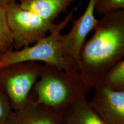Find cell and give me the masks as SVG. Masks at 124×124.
<instances>
[{
	"label": "cell",
	"instance_id": "obj_9",
	"mask_svg": "<svg viewBox=\"0 0 124 124\" xmlns=\"http://www.w3.org/2000/svg\"><path fill=\"white\" fill-rule=\"evenodd\" d=\"M62 124H106L86 98L70 106L62 115Z\"/></svg>",
	"mask_w": 124,
	"mask_h": 124
},
{
	"label": "cell",
	"instance_id": "obj_5",
	"mask_svg": "<svg viewBox=\"0 0 124 124\" xmlns=\"http://www.w3.org/2000/svg\"><path fill=\"white\" fill-rule=\"evenodd\" d=\"M8 27L15 50L27 47L46 35L55 24L21 8L16 1L5 6Z\"/></svg>",
	"mask_w": 124,
	"mask_h": 124
},
{
	"label": "cell",
	"instance_id": "obj_8",
	"mask_svg": "<svg viewBox=\"0 0 124 124\" xmlns=\"http://www.w3.org/2000/svg\"><path fill=\"white\" fill-rule=\"evenodd\" d=\"M63 113L32 100L24 108L13 110L6 124H62Z\"/></svg>",
	"mask_w": 124,
	"mask_h": 124
},
{
	"label": "cell",
	"instance_id": "obj_11",
	"mask_svg": "<svg viewBox=\"0 0 124 124\" xmlns=\"http://www.w3.org/2000/svg\"><path fill=\"white\" fill-rule=\"evenodd\" d=\"M102 85L114 91H124V60L113 66L103 77Z\"/></svg>",
	"mask_w": 124,
	"mask_h": 124
},
{
	"label": "cell",
	"instance_id": "obj_7",
	"mask_svg": "<svg viewBox=\"0 0 124 124\" xmlns=\"http://www.w3.org/2000/svg\"><path fill=\"white\" fill-rule=\"evenodd\" d=\"M95 90L91 106L106 124H124V91H114L104 85Z\"/></svg>",
	"mask_w": 124,
	"mask_h": 124
},
{
	"label": "cell",
	"instance_id": "obj_10",
	"mask_svg": "<svg viewBox=\"0 0 124 124\" xmlns=\"http://www.w3.org/2000/svg\"><path fill=\"white\" fill-rule=\"evenodd\" d=\"M74 0H20L21 8L33 12L46 21L54 23L65 13Z\"/></svg>",
	"mask_w": 124,
	"mask_h": 124
},
{
	"label": "cell",
	"instance_id": "obj_14",
	"mask_svg": "<svg viewBox=\"0 0 124 124\" xmlns=\"http://www.w3.org/2000/svg\"><path fill=\"white\" fill-rule=\"evenodd\" d=\"M13 111L7 98L0 90V124H6Z\"/></svg>",
	"mask_w": 124,
	"mask_h": 124
},
{
	"label": "cell",
	"instance_id": "obj_2",
	"mask_svg": "<svg viewBox=\"0 0 124 124\" xmlns=\"http://www.w3.org/2000/svg\"><path fill=\"white\" fill-rule=\"evenodd\" d=\"M90 89L79 70L61 71L45 64L31 100L63 113L78 100L86 98Z\"/></svg>",
	"mask_w": 124,
	"mask_h": 124
},
{
	"label": "cell",
	"instance_id": "obj_1",
	"mask_svg": "<svg viewBox=\"0 0 124 124\" xmlns=\"http://www.w3.org/2000/svg\"><path fill=\"white\" fill-rule=\"evenodd\" d=\"M80 51L79 69L91 89L124 56V9L102 16Z\"/></svg>",
	"mask_w": 124,
	"mask_h": 124
},
{
	"label": "cell",
	"instance_id": "obj_15",
	"mask_svg": "<svg viewBox=\"0 0 124 124\" xmlns=\"http://www.w3.org/2000/svg\"><path fill=\"white\" fill-rule=\"evenodd\" d=\"M12 1H16V0H0V5L5 7L7 4Z\"/></svg>",
	"mask_w": 124,
	"mask_h": 124
},
{
	"label": "cell",
	"instance_id": "obj_12",
	"mask_svg": "<svg viewBox=\"0 0 124 124\" xmlns=\"http://www.w3.org/2000/svg\"><path fill=\"white\" fill-rule=\"evenodd\" d=\"M12 35L8 27L6 20L5 8L0 5V49L5 52L12 49Z\"/></svg>",
	"mask_w": 124,
	"mask_h": 124
},
{
	"label": "cell",
	"instance_id": "obj_3",
	"mask_svg": "<svg viewBox=\"0 0 124 124\" xmlns=\"http://www.w3.org/2000/svg\"><path fill=\"white\" fill-rule=\"evenodd\" d=\"M78 10L75 7L62 21L54 24L48 35L29 46L18 50L12 49L3 52L0 58V69L9 65L21 62H43L59 70H79L77 62L67 54L60 41L61 32L72 21Z\"/></svg>",
	"mask_w": 124,
	"mask_h": 124
},
{
	"label": "cell",
	"instance_id": "obj_6",
	"mask_svg": "<svg viewBox=\"0 0 124 124\" xmlns=\"http://www.w3.org/2000/svg\"><path fill=\"white\" fill-rule=\"evenodd\" d=\"M95 0H89L83 13L77 19L72 20L73 25L69 33L60 36L63 50L77 62L78 65L87 36L94 29L98 20L95 16Z\"/></svg>",
	"mask_w": 124,
	"mask_h": 124
},
{
	"label": "cell",
	"instance_id": "obj_4",
	"mask_svg": "<svg viewBox=\"0 0 124 124\" xmlns=\"http://www.w3.org/2000/svg\"><path fill=\"white\" fill-rule=\"evenodd\" d=\"M44 67V63L27 62L0 69V90L7 98L13 110L21 109L28 104L34 85Z\"/></svg>",
	"mask_w": 124,
	"mask_h": 124
},
{
	"label": "cell",
	"instance_id": "obj_13",
	"mask_svg": "<svg viewBox=\"0 0 124 124\" xmlns=\"http://www.w3.org/2000/svg\"><path fill=\"white\" fill-rule=\"evenodd\" d=\"M124 9V0H95V13L103 16Z\"/></svg>",
	"mask_w": 124,
	"mask_h": 124
},
{
	"label": "cell",
	"instance_id": "obj_16",
	"mask_svg": "<svg viewBox=\"0 0 124 124\" xmlns=\"http://www.w3.org/2000/svg\"><path fill=\"white\" fill-rule=\"evenodd\" d=\"M2 54H3L2 51H1V49H0V58H1V56H2Z\"/></svg>",
	"mask_w": 124,
	"mask_h": 124
}]
</instances>
